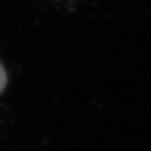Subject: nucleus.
<instances>
[{
	"label": "nucleus",
	"instance_id": "nucleus-1",
	"mask_svg": "<svg viewBox=\"0 0 151 151\" xmlns=\"http://www.w3.org/2000/svg\"><path fill=\"white\" fill-rule=\"evenodd\" d=\"M6 86H7V73H6L3 65L0 63V94L3 92Z\"/></svg>",
	"mask_w": 151,
	"mask_h": 151
}]
</instances>
